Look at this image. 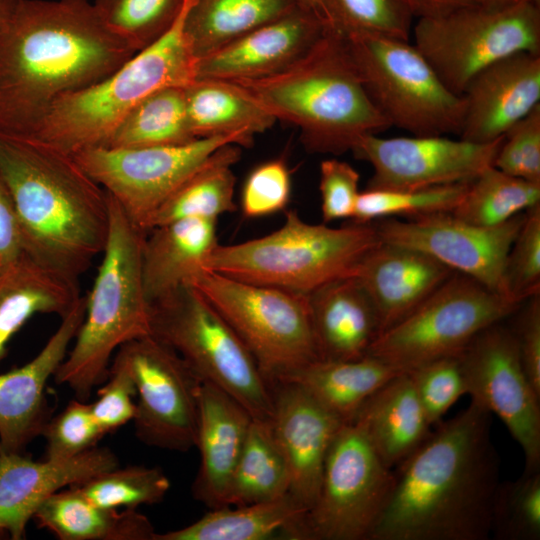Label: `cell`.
Returning a JSON list of instances; mask_svg holds the SVG:
<instances>
[{"mask_svg": "<svg viewBox=\"0 0 540 540\" xmlns=\"http://www.w3.org/2000/svg\"><path fill=\"white\" fill-rule=\"evenodd\" d=\"M136 52L90 0H17L0 44V132L32 136L59 98Z\"/></svg>", "mask_w": 540, "mask_h": 540, "instance_id": "6da1fadb", "label": "cell"}, {"mask_svg": "<svg viewBox=\"0 0 540 540\" xmlns=\"http://www.w3.org/2000/svg\"><path fill=\"white\" fill-rule=\"evenodd\" d=\"M492 415L470 402L439 423L394 469L389 502L370 540H486L491 534L499 458Z\"/></svg>", "mask_w": 540, "mask_h": 540, "instance_id": "7a4b0ae2", "label": "cell"}, {"mask_svg": "<svg viewBox=\"0 0 540 540\" xmlns=\"http://www.w3.org/2000/svg\"><path fill=\"white\" fill-rule=\"evenodd\" d=\"M0 176L21 251L78 281L106 245L107 192L72 154L33 136L0 132Z\"/></svg>", "mask_w": 540, "mask_h": 540, "instance_id": "3957f363", "label": "cell"}, {"mask_svg": "<svg viewBox=\"0 0 540 540\" xmlns=\"http://www.w3.org/2000/svg\"><path fill=\"white\" fill-rule=\"evenodd\" d=\"M276 120L297 126L310 153L340 155L390 127L370 100L340 35L326 27L296 64L271 77L233 81Z\"/></svg>", "mask_w": 540, "mask_h": 540, "instance_id": "277c9868", "label": "cell"}, {"mask_svg": "<svg viewBox=\"0 0 540 540\" xmlns=\"http://www.w3.org/2000/svg\"><path fill=\"white\" fill-rule=\"evenodd\" d=\"M108 201L109 232L102 262L86 295L85 316L75 342L54 374L57 384L68 386L83 401L105 382L111 357L121 345L151 334L150 305L142 280L147 232L109 194Z\"/></svg>", "mask_w": 540, "mask_h": 540, "instance_id": "5b68a950", "label": "cell"}, {"mask_svg": "<svg viewBox=\"0 0 540 540\" xmlns=\"http://www.w3.org/2000/svg\"><path fill=\"white\" fill-rule=\"evenodd\" d=\"M192 2L187 0L158 40L100 81L59 98L32 136L70 154L106 146L117 125L142 99L159 89L193 82L197 58L184 32Z\"/></svg>", "mask_w": 540, "mask_h": 540, "instance_id": "8992f818", "label": "cell"}, {"mask_svg": "<svg viewBox=\"0 0 540 540\" xmlns=\"http://www.w3.org/2000/svg\"><path fill=\"white\" fill-rule=\"evenodd\" d=\"M381 242L375 226L333 228L310 224L286 212L274 232L233 245H217L204 269L265 286L309 294L333 280L354 275L366 254Z\"/></svg>", "mask_w": 540, "mask_h": 540, "instance_id": "52a82bcc", "label": "cell"}, {"mask_svg": "<svg viewBox=\"0 0 540 540\" xmlns=\"http://www.w3.org/2000/svg\"><path fill=\"white\" fill-rule=\"evenodd\" d=\"M149 305L151 335L172 348L201 381L232 396L253 419L271 420L270 383L239 336L196 289L182 286Z\"/></svg>", "mask_w": 540, "mask_h": 540, "instance_id": "ba28073f", "label": "cell"}, {"mask_svg": "<svg viewBox=\"0 0 540 540\" xmlns=\"http://www.w3.org/2000/svg\"><path fill=\"white\" fill-rule=\"evenodd\" d=\"M341 38L370 100L390 127L414 136H459L464 99L444 85L413 43L370 33Z\"/></svg>", "mask_w": 540, "mask_h": 540, "instance_id": "9c48e42d", "label": "cell"}, {"mask_svg": "<svg viewBox=\"0 0 540 540\" xmlns=\"http://www.w3.org/2000/svg\"><path fill=\"white\" fill-rule=\"evenodd\" d=\"M411 34L444 85L462 96L468 82L489 65L519 52L540 54V4L473 1L418 18Z\"/></svg>", "mask_w": 540, "mask_h": 540, "instance_id": "30bf717a", "label": "cell"}, {"mask_svg": "<svg viewBox=\"0 0 540 540\" xmlns=\"http://www.w3.org/2000/svg\"><path fill=\"white\" fill-rule=\"evenodd\" d=\"M225 319L269 383L319 359L308 295L203 269L187 284Z\"/></svg>", "mask_w": 540, "mask_h": 540, "instance_id": "8fae6325", "label": "cell"}, {"mask_svg": "<svg viewBox=\"0 0 540 540\" xmlns=\"http://www.w3.org/2000/svg\"><path fill=\"white\" fill-rule=\"evenodd\" d=\"M394 483V470L362 428L346 422L328 451L315 502L281 535L294 540H370Z\"/></svg>", "mask_w": 540, "mask_h": 540, "instance_id": "7c38bea8", "label": "cell"}, {"mask_svg": "<svg viewBox=\"0 0 540 540\" xmlns=\"http://www.w3.org/2000/svg\"><path fill=\"white\" fill-rule=\"evenodd\" d=\"M522 303L454 272L415 310L382 332L368 355L408 372L460 354L479 333L510 316Z\"/></svg>", "mask_w": 540, "mask_h": 540, "instance_id": "4fadbf2b", "label": "cell"}, {"mask_svg": "<svg viewBox=\"0 0 540 540\" xmlns=\"http://www.w3.org/2000/svg\"><path fill=\"white\" fill-rule=\"evenodd\" d=\"M227 144L246 146L236 136H214L178 145L90 147L72 155L129 219L148 232L164 201L214 151Z\"/></svg>", "mask_w": 540, "mask_h": 540, "instance_id": "5bb4252c", "label": "cell"}, {"mask_svg": "<svg viewBox=\"0 0 540 540\" xmlns=\"http://www.w3.org/2000/svg\"><path fill=\"white\" fill-rule=\"evenodd\" d=\"M135 388V434L142 443L170 451L195 447L201 380L168 345L149 334L121 345L113 358Z\"/></svg>", "mask_w": 540, "mask_h": 540, "instance_id": "9a60e30c", "label": "cell"}, {"mask_svg": "<svg viewBox=\"0 0 540 540\" xmlns=\"http://www.w3.org/2000/svg\"><path fill=\"white\" fill-rule=\"evenodd\" d=\"M471 401L496 415L523 451L524 472L540 470V394L528 379L510 328L496 323L460 353Z\"/></svg>", "mask_w": 540, "mask_h": 540, "instance_id": "2e32d148", "label": "cell"}, {"mask_svg": "<svg viewBox=\"0 0 540 540\" xmlns=\"http://www.w3.org/2000/svg\"><path fill=\"white\" fill-rule=\"evenodd\" d=\"M503 137L475 143L446 135L383 138L367 134L352 152L372 166L366 189H423L471 182L493 166Z\"/></svg>", "mask_w": 540, "mask_h": 540, "instance_id": "e0dca14e", "label": "cell"}, {"mask_svg": "<svg viewBox=\"0 0 540 540\" xmlns=\"http://www.w3.org/2000/svg\"><path fill=\"white\" fill-rule=\"evenodd\" d=\"M525 212L490 227L438 213L405 221L392 218L375 228L381 241L425 253L452 271L509 296L504 284L505 263Z\"/></svg>", "mask_w": 540, "mask_h": 540, "instance_id": "ac0fdd59", "label": "cell"}, {"mask_svg": "<svg viewBox=\"0 0 540 540\" xmlns=\"http://www.w3.org/2000/svg\"><path fill=\"white\" fill-rule=\"evenodd\" d=\"M270 425L290 475L289 496L305 510L317 497L330 446L344 424L289 382H271Z\"/></svg>", "mask_w": 540, "mask_h": 540, "instance_id": "d6986e66", "label": "cell"}, {"mask_svg": "<svg viewBox=\"0 0 540 540\" xmlns=\"http://www.w3.org/2000/svg\"><path fill=\"white\" fill-rule=\"evenodd\" d=\"M326 31L324 20L301 6L197 59L196 79L257 80L301 60Z\"/></svg>", "mask_w": 540, "mask_h": 540, "instance_id": "ffe728a7", "label": "cell"}, {"mask_svg": "<svg viewBox=\"0 0 540 540\" xmlns=\"http://www.w3.org/2000/svg\"><path fill=\"white\" fill-rule=\"evenodd\" d=\"M86 296L61 318L40 352L25 365L0 374V451L24 453L49 421L48 379L68 353L85 316Z\"/></svg>", "mask_w": 540, "mask_h": 540, "instance_id": "44dd1931", "label": "cell"}, {"mask_svg": "<svg viewBox=\"0 0 540 540\" xmlns=\"http://www.w3.org/2000/svg\"><path fill=\"white\" fill-rule=\"evenodd\" d=\"M459 138L489 143L540 104V54L519 52L478 72L466 85Z\"/></svg>", "mask_w": 540, "mask_h": 540, "instance_id": "7402d4cb", "label": "cell"}, {"mask_svg": "<svg viewBox=\"0 0 540 540\" xmlns=\"http://www.w3.org/2000/svg\"><path fill=\"white\" fill-rule=\"evenodd\" d=\"M119 466L106 447H94L67 459L34 461L24 453L0 451V537H25L26 526L51 494Z\"/></svg>", "mask_w": 540, "mask_h": 540, "instance_id": "603a6c76", "label": "cell"}, {"mask_svg": "<svg viewBox=\"0 0 540 540\" xmlns=\"http://www.w3.org/2000/svg\"><path fill=\"white\" fill-rule=\"evenodd\" d=\"M253 418L232 396L201 381L195 447L200 466L192 484L193 497L210 509L227 507L234 470Z\"/></svg>", "mask_w": 540, "mask_h": 540, "instance_id": "cb8c5ba5", "label": "cell"}, {"mask_svg": "<svg viewBox=\"0 0 540 540\" xmlns=\"http://www.w3.org/2000/svg\"><path fill=\"white\" fill-rule=\"evenodd\" d=\"M453 273L425 253L381 241L354 275L373 302L382 333L415 310Z\"/></svg>", "mask_w": 540, "mask_h": 540, "instance_id": "d4e9b609", "label": "cell"}, {"mask_svg": "<svg viewBox=\"0 0 540 540\" xmlns=\"http://www.w3.org/2000/svg\"><path fill=\"white\" fill-rule=\"evenodd\" d=\"M308 295L319 359L355 360L381 333L371 298L355 275L328 282Z\"/></svg>", "mask_w": 540, "mask_h": 540, "instance_id": "484cf974", "label": "cell"}, {"mask_svg": "<svg viewBox=\"0 0 540 540\" xmlns=\"http://www.w3.org/2000/svg\"><path fill=\"white\" fill-rule=\"evenodd\" d=\"M217 245V219L187 217L149 230L142 249V280L149 304L187 285L204 269Z\"/></svg>", "mask_w": 540, "mask_h": 540, "instance_id": "4316f807", "label": "cell"}, {"mask_svg": "<svg viewBox=\"0 0 540 540\" xmlns=\"http://www.w3.org/2000/svg\"><path fill=\"white\" fill-rule=\"evenodd\" d=\"M78 281L21 251L0 266V362L12 337L36 314L64 317L80 298Z\"/></svg>", "mask_w": 540, "mask_h": 540, "instance_id": "83f0119b", "label": "cell"}, {"mask_svg": "<svg viewBox=\"0 0 540 540\" xmlns=\"http://www.w3.org/2000/svg\"><path fill=\"white\" fill-rule=\"evenodd\" d=\"M391 469L413 454L431 434L430 423L408 372L376 391L353 418Z\"/></svg>", "mask_w": 540, "mask_h": 540, "instance_id": "f1b7e54d", "label": "cell"}, {"mask_svg": "<svg viewBox=\"0 0 540 540\" xmlns=\"http://www.w3.org/2000/svg\"><path fill=\"white\" fill-rule=\"evenodd\" d=\"M403 371L367 355L355 360L317 359L278 380L297 385L342 422H350L376 391Z\"/></svg>", "mask_w": 540, "mask_h": 540, "instance_id": "f546056e", "label": "cell"}, {"mask_svg": "<svg viewBox=\"0 0 540 540\" xmlns=\"http://www.w3.org/2000/svg\"><path fill=\"white\" fill-rule=\"evenodd\" d=\"M189 125L196 138L236 136L246 147L277 121L242 85L197 78L185 87Z\"/></svg>", "mask_w": 540, "mask_h": 540, "instance_id": "4dcf8cb0", "label": "cell"}, {"mask_svg": "<svg viewBox=\"0 0 540 540\" xmlns=\"http://www.w3.org/2000/svg\"><path fill=\"white\" fill-rule=\"evenodd\" d=\"M32 519L60 540H154L157 533L137 509L97 506L70 486L44 499Z\"/></svg>", "mask_w": 540, "mask_h": 540, "instance_id": "1f68e13d", "label": "cell"}, {"mask_svg": "<svg viewBox=\"0 0 540 540\" xmlns=\"http://www.w3.org/2000/svg\"><path fill=\"white\" fill-rule=\"evenodd\" d=\"M299 6L298 0H193L184 32L199 59Z\"/></svg>", "mask_w": 540, "mask_h": 540, "instance_id": "d6a6232c", "label": "cell"}, {"mask_svg": "<svg viewBox=\"0 0 540 540\" xmlns=\"http://www.w3.org/2000/svg\"><path fill=\"white\" fill-rule=\"evenodd\" d=\"M240 155V148L235 144L214 151L159 207L149 230L181 218L218 219L220 215L234 212L236 178L232 166Z\"/></svg>", "mask_w": 540, "mask_h": 540, "instance_id": "836d02e7", "label": "cell"}, {"mask_svg": "<svg viewBox=\"0 0 540 540\" xmlns=\"http://www.w3.org/2000/svg\"><path fill=\"white\" fill-rule=\"evenodd\" d=\"M304 513L288 494L266 502L211 509L188 526L156 533L154 540H264L281 535Z\"/></svg>", "mask_w": 540, "mask_h": 540, "instance_id": "e575fe53", "label": "cell"}, {"mask_svg": "<svg viewBox=\"0 0 540 540\" xmlns=\"http://www.w3.org/2000/svg\"><path fill=\"white\" fill-rule=\"evenodd\" d=\"M290 475L270 421L253 419L234 470L227 506L275 500L288 495Z\"/></svg>", "mask_w": 540, "mask_h": 540, "instance_id": "d590c367", "label": "cell"}, {"mask_svg": "<svg viewBox=\"0 0 540 540\" xmlns=\"http://www.w3.org/2000/svg\"><path fill=\"white\" fill-rule=\"evenodd\" d=\"M196 139L188 121L185 87L171 86L135 105L117 125L106 147L178 145Z\"/></svg>", "mask_w": 540, "mask_h": 540, "instance_id": "8d00e7d4", "label": "cell"}, {"mask_svg": "<svg viewBox=\"0 0 540 540\" xmlns=\"http://www.w3.org/2000/svg\"><path fill=\"white\" fill-rule=\"evenodd\" d=\"M538 204L540 183L490 166L468 183L451 214L471 224L490 227L503 224Z\"/></svg>", "mask_w": 540, "mask_h": 540, "instance_id": "74e56055", "label": "cell"}, {"mask_svg": "<svg viewBox=\"0 0 540 540\" xmlns=\"http://www.w3.org/2000/svg\"><path fill=\"white\" fill-rule=\"evenodd\" d=\"M170 480L158 467H115L71 485L89 502L109 509H137L164 500Z\"/></svg>", "mask_w": 540, "mask_h": 540, "instance_id": "f35d334b", "label": "cell"}, {"mask_svg": "<svg viewBox=\"0 0 540 540\" xmlns=\"http://www.w3.org/2000/svg\"><path fill=\"white\" fill-rule=\"evenodd\" d=\"M326 27L346 36L378 34L409 40L415 18L405 0H319Z\"/></svg>", "mask_w": 540, "mask_h": 540, "instance_id": "ab89813d", "label": "cell"}, {"mask_svg": "<svg viewBox=\"0 0 540 540\" xmlns=\"http://www.w3.org/2000/svg\"><path fill=\"white\" fill-rule=\"evenodd\" d=\"M468 183L411 190H375L360 192L353 217L356 224L389 217H407L451 213L461 200Z\"/></svg>", "mask_w": 540, "mask_h": 540, "instance_id": "60d3db41", "label": "cell"}, {"mask_svg": "<svg viewBox=\"0 0 540 540\" xmlns=\"http://www.w3.org/2000/svg\"><path fill=\"white\" fill-rule=\"evenodd\" d=\"M187 0H94L101 19L139 51L162 37Z\"/></svg>", "mask_w": 540, "mask_h": 540, "instance_id": "b9f144b4", "label": "cell"}, {"mask_svg": "<svg viewBox=\"0 0 540 540\" xmlns=\"http://www.w3.org/2000/svg\"><path fill=\"white\" fill-rule=\"evenodd\" d=\"M498 540L540 539V470L499 483L492 506L491 534Z\"/></svg>", "mask_w": 540, "mask_h": 540, "instance_id": "7bdbcfd3", "label": "cell"}, {"mask_svg": "<svg viewBox=\"0 0 540 540\" xmlns=\"http://www.w3.org/2000/svg\"><path fill=\"white\" fill-rule=\"evenodd\" d=\"M408 373L432 426L439 423L463 395H467L460 354L435 359Z\"/></svg>", "mask_w": 540, "mask_h": 540, "instance_id": "ee69618b", "label": "cell"}, {"mask_svg": "<svg viewBox=\"0 0 540 540\" xmlns=\"http://www.w3.org/2000/svg\"><path fill=\"white\" fill-rule=\"evenodd\" d=\"M504 284L506 293L520 302L540 293V204L525 212L506 258Z\"/></svg>", "mask_w": 540, "mask_h": 540, "instance_id": "f6af8a7d", "label": "cell"}, {"mask_svg": "<svg viewBox=\"0 0 540 540\" xmlns=\"http://www.w3.org/2000/svg\"><path fill=\"white\" fill-rule=\"evenodd\" d=\"M104 432L96 422L90 403L70 401L45 425L41 436L46 440L45 459H67L97 446Z\"/></svg>", "mask_w": 540, "mask_h": 540, "instance_id": "bcb514c9", "label": "cell"}, {"mask_svg": "<svg viewBox=\"0 0 540 540\" xmlns=\"http://www.w3.org/2000/svg\"><path fill=\"white\" fill-rule=\"evenodd\" d=\"M291 176L283 158L256 166L241 191L240 206L247 218H259L283 211L289 203Z\"/></svg>", "mask_w": 540, "mask_h": 540, "instance_id": "7dc6e473", "label": "cell"}, {"mask_svg": "<svg viewBox=\"0 0 540 540\" xmlns=\"http://www.w3.org/2000/svg\"><path fill=\"white\" fill-rule=\"evenodd\" d=\"M493 166L511 176L540 183V104L506 132Z\"/></svg>", "mask_w": 540, "mask_h": 540, "instance_id": "c3c4849f", "label": "cell"}, {"mask_svg": "<svg viewBox=\"0 0 540 540\" xmlns=\"http://www.w3.org/2000/svg\"><path fill=\"white\" fill-rule=\"evenodd\" d=\"M90 403L92 414L104 434L111 433L130 421L136 414L134 382L126 368L112 361L104 385Z\"/></svg>", "mask_w": 540, "mask_h": 540, "instance_id": "681fc988", "label": "cell"}, {"mask_svg": "<svg viewBox=\"0 0 540 540\" xmlns=\"http://www.w3.org/2000/svg\"><path fill=\"white\" fill-rule=\"evenodd\" d=\"M360 175L346 161L337 158L320 163L319 191L323 223L351 219L360 194Z\"/></svg>", "mask_w": 540, "mask_h": 540, "instance_id": "f907efd6", "label": "cell"}, {"mask_svg": "<svg viewBox=\"0 0 540 540\" xmlns=\"http://www.w3.org/2000/svg\"><path fill=\"white\" fill-rule=\"evenodd\" d=\"M540 293L527 299L516 327L511 329L523 369L540 394Z\"/></svg>", "mask_w": 540, "mask_h": 540, "instance_id": "816d5d0a", "label": "cell"}, {"mask_svg": "<svg viewBox=\"0 0 540 540\" xmlns=\"http://www.w3.org/2000/svg\"><path fill=\"white\" fill-rule=\"evenodd\" d=\"M21 252L11 199L0 176V266Z\"/></svg>", "mask_w": 540, "mask_h": 540, "instance_id": "f5cc1de1", "label": "cell"}, {"mask_svg": "<svg viewBox=\"0 0 540 540\" xmlns=\"http://www.w3.org/2000/svg\"><path fill=\"white\" fill-rule=\"evenodd\" d=\"M415 18L436 17L476 0H405Z\"/></svg>", "mask_w": 540, "mask_h": 540, "instance_id": "db71d44e", "label": "cell"}, {"mask_svg": "<svg viewBox=\"0 0 540 540\" xmlns=\"http://www.w3.org/2000/svg\"><path fill=\"white\" fill-rule=\"evenodd\" d=\"M17 0H0V44Z\"/></svg>", "mask_w": 540, "mask_h": 540, "instance_id": "11a10c76", "label": "cell"}, {"mask_svg": "<svg viewBox=\"0 0 540 540\" xmlns=\"http://www.w3.org/2000/svg\"><path fill=\"white\" fill-rule=\"evenodd\" d=\"M298 2L302 8L314 12L324 20L319 0H298Z\"/></svg>", "mask_w": 540, "mask_h": 540, "instance_id": "9f6ffc18", "label": "cell"}, {"mask_svg": "<svg viewBox=\"0 0 540 540\" xmlns=\"http://www.w3.org/2000/svg\"><path fill=\"white\" fill-rule=\"evenodd\" d=\"M483 3L488 4H511V3H519V2H531L540 4V0H476Z\"/></svg>", "mask_w": 540, "mask_h": 540, "instance_id": "6f0895ef", "label": "cell"}]
</instances>
